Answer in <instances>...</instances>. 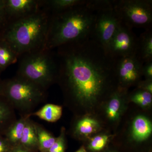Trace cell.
Listing matches in <instances>:
<instances>
[{
	"label": "cell",
	"mask_w": 152,
	"mask_h": 152,
	"mask_svg": "<svg viewBox=\"0 0 152 152\" xmlns=\"http://www.w3.org/2000/svg\"><path fill=\"white\" fill-rule=\"evenodd\" d=\"M138 37L132 29L121 24L109 44L107 52L114 59L136 56Z\"/></svg>",
	"instance_id": "ba28073f"
},
{
	"label": "cell",
	"mask_w": 152,
	"mask_h": 152,
	"mask_svg": "<svg viewBox=\"0 0 152 152\" xmlns=\"http://www.w3.org/2000/svg\"><path fill=\"white\" fill-rule=\"evenodd\" d=\"M63 108L61 106L54 104H48L43 106L41 109L31 114L41 119L48 122L54 123L60 119L62 115Z\"/></svg>",
	"instance_id": "e0dca14e"
},
{
	"label": "cell",
	"mask_w": 152,
	"mask_h": 152,
	"mask_svg": "<svg viewBox=\"0 0 152 152\" xmlns=\"http://www.w3.org/2000/svg\"><path fill=\"white\" fill-rule=\"evenodd\" d=\"M29 116L20 117L8 129L4 137L12 147L20 145L27 120Z\"/></svg>",
	"instance_id": "9a60e30c"
},
{
	"label": "cell",
	"mask_w": 152,
	"mask_h": 152,
	"mask_svg": "<svg viewBox=\"0 0 152 152\" xmlns=\"http://www.w3.org/2000/svg\"><path fill=\"white\" fill-rule=\"evenodd\" d=\"M41 9L40 0H5L7 25L32 15Z\"/></svg>",
	"instance_id": "30bf717a"
},
{
	"label": "cell",
	"mask_w": 152,
	"mask_h": 152,
	"mask_svg": "<svg viewBox=\"0 0 152 152\" xmlns=\"http://www.w3.org/2000/svg\"><path fill=\"white\" fill-rule=\"evenodd\" d=\"M20 117L29 116L40 104L46 100L47 90L16 75L3 83L1 95Z\"/></svg>",
	"instance_id": "5b68a950"
},
{
	"label": "cell",
	"mask_w": 152,
	"mask_h": 152,
	"mask_svg": "<svg viewBox=\"0 0 152 152\" xmlns=\"http://www.w3.org/2000/svg\"><path fill=\"white\" fill-rule=\"evenodd\" d=\"M116 79L123 87L137 83L142 75L143 64L136 56L115 59Z\"/></svg>",
	"instance_id": "9c48e42d"
},
{
	"label": "cell",
	"mask_w": 152,
	"mask_h": 152,
	"mask_svg": "<svg viewBox=\"0 0 152 152\" xmlns=\"http://www.w3.org/2000/svg\"><path fill=\"white\" fill-rule=\"evenodd\" d=\"M16 75L48 91L56 83L58 65L52 50H39L22 56Z\"/></svg>",
	"instance_id": "277c9868"
},
{
	"label": "cell",
	"mask_w": 152,
	"mask_h": 152,
	"mask_svg": "<svg viewBox=\"0 0 152 152\" xmlns=\"http://www.w3.org/2000/svg\"><path fill=\"white\" fill-rule=\"evenodd\" d=\"M3 30L0 28V40L2 39V37Z\"/></svg>",
	"instance_id": "f546056e"
},
{
	"label": "cell",
	"mask_w": 152,
	"mask_h": 152,
	"mask_svg": "<svg viewBox=\"0 0 152 152\" xmlns=\"http://www.w3.org/2000/svg\"><path fill=\"white\" fill-rule=\"evenodd\" d=\"M131 100L135 103L142 107L149 105L152 103V94L146 91L140 90L134 93Z\"/></svg>",
	"instance_id": "7402d4cb"
},
{
	"label": "cell",
	"mask_w": 152,
	"mask_h": 152,
	"mask_svg": "<svg viewBox=\"0 0 152 152\" xmlns=\"http://www.w3.org/2000/svg\"><path fill=\"white\" fill-rule=\"evenodd\" d=\"M97 121L90 118H85L80 120L75 125V134L82 136H88L95 132L99 128Z\"/></svg>",
	"instance_id": "ffe728a7"
},
{
	"label": "cell",
	"mask_w": 152,
	"mask_h": 152,
	"mask_svg": "<svg viewBox=\"0 0 152 152\" xmlns=\"http://www.w3.org/2000/svg\"><path fill=\"white\" fill-rule=\"evenodd\" d=\"M109 137L107 135H99L94 137L91 140L90 148L94 151H99L104 148L108 140Z\"/></svg>",
	"instance_id": "603a6c76"
},
{
	"label": "cell",
	"mask_w": 152,
	"mask_h": 152,
	"mask_svg": "<svg viewBox=\"0 0 152 152\" xmlns=\"http://www.w3.org/2000/svg\"><path fill=\"white\" fill-rule=\"evenodd\" d=\"M19 58L10 46L2 39L0 40V69L2 71L15 64Z\"/></svg>",
	"instance_id": "ac0fdd59"
},
{
	"label": "cell",
	"mask_w": 152,
	"mask_h": 152,
	"mask_svg": "<svg viewBox=\"0 0 152 152\" xmlns=\"http://www.w3.org/2000/svg\"><path fill=\"white\" fill-rule=\"evenodd\" d=\"M37 135L39 149L42 152H48L56 137L38 123L35 122Z\"/></svg>",
	"instance_id": "d6986e66"
},
{
	"label": "cell",
	"mask_w": 152,
	"mask_h": 152,
	"mask_svg": "<svg viewBox=\"0 0 152 152\" xmlns=\"http://www.w3.org/2000/svg\"><path fill=\"white\" fill-rule=\"evenodd\" d=\"M96 11L89 0L67 10L49 14L45 49L53 50L61 46L91 38Z\"/></svg>",
	"instance_id": "7a4b0ae2"
},
{
	"label": "cell",
	"mask_w": 152,
	"mask_h": 152,
	"mask_svg": "<svg viewBox=\"0 0 152 152\" xmlns=\"http://www.w3.org/2000/svg\"><path fill=\"white\" fill-rule=\"evenodd\" d=\"M7 25L5 11V0H0V28L4 30Z\"/></svg>",
	"instance_id": "cb8c5ba5"
},
{
	"label": "cell",
	"mask_w": 152,
	"mask_h": 152,
	"mask_svg": "<svg viewBox=\"0 0 152 152\" xmlns=\"http://www.w3.org/2000/svg\"><path fill=\"white\" fill-rule=\"evenodd\" d=\"M107 108V113L110 120H117L119 115L121 103L122 93L119 91L114 92Z\"/></svg>",
	"instance_id": "44dd1931"
},
{
	"label": "cell",
	"mask_w": 152,
	"mask_h": 152,
	"mask_svg": "<svg viewBox=\"0 0 152 152\" xmlns=\"http://www.w3.org/2000/svg\"><path fill=\"white\" fill-rule=\"evenodd\" d=\"M2 71L1 70V69H0V74H1V72Z\"/></svg>",
	"instance_id": "1f68e13d"
},
{
	"label": "cell",
	"mask_w": 152,
	"mask_h": 152,
	"mask_svg": "<svg viewBox=\"0 0 152 152\" xmlns=\"http://www.w3.org/2000/svg\"><path fill=\"white\" fill-rule=\"evenodd\" d=\"M79 152H86V151L84 150V149L82 148L80 149V150H78Z\"/></svg>",
	"instance_id": "4dcf8cb0"
},
{
	"label": "cell",
	"mask_w": 152,
	"mask_h": 152,
	"mask_svg": "<svg viewBox=\"0 0 152 152\" xmlns=\"http://www.w3.org/2000/svg\"><path fill=\"white\" fill-rule=\"evenodd\" d=\"M136 56L143 64L152 61V28L138 37Z\"/></svg>",
	"instance_id": "8fae6325"
},
{
	"label": "cell",
	"mask_w": 152,
	"mask_h": 152,
	"mask_svg": "<svg viewBox=\"0 0 152 152\" xmlns=\"http://www.w3.org/2000/svg\"><path fill=\"white\" fill-rule=\"evenodd\" d=\"M49 18V14L41 9L32 15L8 24L3 30L2 39L19 58L45 49Z\"/></svg>",
	"instance_id": "3957f363"
},
{
	"label": "cell",
	"mask_w": 152,
	"mask_h": 152,
	"mask_svg": "<svg viewBox=\"0 0 152 152\" xmlns=\"http://www.w3.org/2000/svg\"><path fill=\"white\" fill-rule=\"evenodd\" d=\"M10 152H32L31 150L25 148L21 145H19L12 147Z\"/></svg>",
	"instance_id": "83f0119b"
},
{
	"label": "cell",
	"mask_w": 152,
	"mask_h": 152,
	"mask_svg": "<svg viewBox=\"0 0 152 152\" xmlns=\"http://www.w3.org/2000/svg\"><path fill=\"white\" fill-rule=\"evenodd\" d=\"M20 145L29 150L39 149L37 135L35 125L29 118L27 120Z\"/></svg>",
	"instance_id": "2e32d148"
},
{
	"label": "cell",
	"mask_w": 152,
	"mask_h": 152,
	"mask_svg": "<svg viewBox=\"0 0 152 152\" xmlns=\"http://www.w3.org/2000/svg\"><path fill=\"white\" fill-rule=\"evenodd\" d=\"M102 1L96 11L91 38L107 51L109 44L122 23L114 10L113 1Z\"/></svg>",
	"instance_id": "52a82bcc"
},
{
	"label": "cell",
	"mask_w": 152,
	"mask_h": 152,
	"mask_svg": "<svg viewBox=\"0 0 152 152\" xmlns=\"http://www.w3.org/2000/svg\"><path fill=\"white\" fill-rule=\"evenodd\" d=\"M87 0H42L41 9L48 14L56 13L85 4Z\"/></svg>",
	"instance_id": "4fadbf2b"
},
{
	"label": "cell",
	"mask_w": 152,
	"mask_h": 152,
	"mask_svg": "<svg viewBox=\"0 0 152 152\" xmlns=\"http://www.w3.org/2000/svg\"><path fill=\"white\" fill-rule=\"evenodd\" d=\"M152 80L147 79V81L139 83V88L141 90L146 91L152 94Z\"/></svg>",
	"instance_id": "4316f807"
},
{
	"label": "cell",
	"mask_w": 152,
	"mask_h": 152,
	"mask_svg": "<svg viewBox=\"0 0 152 152\" xmlns=\"http://www.w3.org/2000/svg\"><path fill=\"white\" fill-rule=\"evenodd\" d=\"M3 83L0 80V95H1Z\"/></svg>",
	"instance_id": "f1b7e54d"
},
{
	"label": "cell",
	"mask_w": 152,
	"mask_h": 152,
	"mask_svg": "<svg viewBox=\"0 0 152 152\" xmlns=\"http://www.w3.org/2000/svg\"><path fill=\"white\" fill-rule=\"evenodd\" d=\"M12 147L4 137L0 136V152H10Z\"/></svg>",
	"instance_id": "484cf974"
},
{
	"label": "cell",
	"mask_w": 152,
	"mask_h": 152,
	"mask_svg": "<svg viewBox=\"0 0 152 152\" xmlns=\"http://www.w3.org/2000/svg\"><path fill=\"white\" fill-rule=\"evenodd\" d=\"M152 124L149 120L143 116H137L133 122L132 136L137 141L146 140L151 134Z\"/></svg>",
	"instance_id": "5bb4252c"
},
{
	"label": "cell",
	"mask_w": 152,
	"mask_h": 152,
	"mask_svg": "<svg viewBox=\"0 0 152 152\" xmlns=\"http://www.w3.org/2000/svg\"><path fill=\"white\" fill-rule=\"evenodd\" d=\"M56 49V83L69 102L94 103L111 91L115 59L96 41L89 38Z\"/></svg>",
	"instance_id": "6da1fadb"
},
{
	"label": "cell",
	"mask_w": 152,
	"mask_h": 152,
	"mask_svg": "<svg viewBox=\"0 0 152 152\" xmlns=\"http://www.w3.org/2000/svg\"><path fill=\"white\" fill-rule=\"evenodd\" d=\"M76 152H79V151H77Z\"/></svg>",
	"instance_id": "d6a6232c"
},
{
	"label": "cell",
	"mask_w": 152,
	"mask_h": 152,
	"mask_svg": "<svg viewBox=\"0 0 152 152\" xmlns=\"http://www.w3.org/2000/svg\"><path fill=\"white\" fill-rule=\"evenodd\" d=\"M17 119L15 109L2 96L1 99H0V136L4 135L8 129Z\"/></svg>",
	"instance_id": "7c38bea8"
},
{
	"label": "cell",
	"mask_w": 152,
	"mask_h": 152,
	"mask_svg": "<svg viewBox=\"0 0 152 152\" xmlns=\"http://www.w3.org/2000/svg\"><path fill=\"white\" fill-rule=\"evenodd\" d=\"M142 75H144L147 79L152 80V61L148 62L143 64L142 67Z\"/></svg>",
	"instance_id": "d4e9b609"
},
{
	"label": "cell",
	"mask_w": 152,
	"mask_h": 152,
	"mask_svg": "<svg viewBox=\"0 0 152 152\" xmlns=\"http://www.w3.org/2000/svg\"><path fill=\"white\" fill-rule=\"evenodd\" d=\"M114 10L121 23L132 29L152 28V0H113Z\"/></svg>",
	"instance_id": "8992f818"
}]
</instances>
